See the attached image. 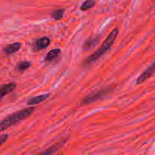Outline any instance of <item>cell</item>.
<instances>
[{
    "instance_id": "6da1fadb",
    "label": "cell",
    "mask_w": 155,
    "mask_h": 155,
    "mask_svg": "<svg viewBox=\"0 0 155 155\" xmlns=\"http://www.w3.org/2000/svg\"><path fill=\"white\" fill-rule=\"evenodd\" d=\"M118 35V29L114 28L111 32L110 33V34L108 35L107 38L105 39V40L104 41L102 44H101V46L95 51L92 54H91L89 57L87 58V59L85 61V64H92L93 62L96 61L97 60L100 58V57L104 54L106 53V51L107 50L110 49V48L111 47V45H113L114 42L116 40V38Z\"/></svg>"
},
{
    "instance_id": "7a4b0ae2",
    "label": "cell",
    "mask_w": 155,
    "mask_h": 155,
    "mask_svg": "<svg viewBox=\"0 0 155 155\" xmlns=\"http://www.w3.org/2000/svg\"><path fill=\"white\" fill-rule=\"evenodd\" d=\"M33 110H34V107H27V108L18 110V111L15 112V113L6 117L3 120L0 122V132L6 130L8 127L28 117L30 115L32 114Z\"/></svg>"
},
{
    "instance_id": "3957f363",
    "label": "cell",
    "mask_w": 155,
    "mask_h": 155,
    "mask_svg": "<svg viewBox=\"0 0 155 155\" xmlns=\"http://www.w3.org/2000/svg\"><path fill=\"white\" fill-rule=\"evenodd\" d=\"M154 74H155V60L148 68H146V69H145V71H144L143 72L139 75V77H138L137 80H136V84L137 85L142 84V83H143L144 82L146 81L147 80L151 78Z\"/></svg>"
},
{
    "instance_id": "277c9868",
    "label": "cell",
    "mask_w": 155,
    "mask_h": 155,
    "mask_svg": "<svg viewBox=\"0 0 155 155\" xmlns=\"http://www.w3.org/2000/svg\"><path fill=\"white\" fill-rule=\"evenodd\" d=\"M50 45V39L48 37H42L38 39L34 44V50L39 51V50L44 49Z\"/></svg>"
},
{
    "instance_id": "5b68a950",
    "label": "cell",
    "mask_w": 155,
    "mask_h": 155,
    "mask_svg": "<svg viewBox=\"0 0 155 155\" xmlns=\"http://www.w3.org/2000/svg\"><path fill=\"white\" fill-rule=\"evenodd\" d=\"M15 88H16V83H8V84H5L0 87V100L3 97L5 96L6 95L15 90Z\"/></svg>"
},
{
    "instance_id": "8992f818",
    "label": "cell",
    "mask_w": 155,
    "mask_h": 155,
    "mask_svg": "<svg viewBox=\"0 0 155 155\" xmlns=\"http://www.w3.org/2000/svg\"><path fill=\"white\" fill-rule=\"evenodd\" d=\"M21 43H20V42H15V43L8 45L7 46L3 49V51H4V52L6 54H12L19 51V50L21 49Z\"/></svg>"
},
{
    "instance_id": "52a82bcc",
    "label": "cell",
    "mask_w": 155,
    "mask_h": 155,
    "mask_svg": "<svg viewBox=\"0 0 155 155\" xmlns=\"http://www.w3.org/2000/svg\"><path fill=\"white\" fill-rule=\"evenodd\" d=\"M50 94H44V95H38V96H35L33 98H30L28 101H27V105L28 106H32L35 105V104H38L39 103L42 102V101H45V99L49 97Z\"/></svg>"
},
{
    "instance_id": "ba28073f",
    "label": "cell",
    "mask_w": 155,
    "mask_h": 155,
    "mask_svg": "<svg viewBox=\"0 0 155 155\" xmlns=\"http://www.w3.org/2000/svg\"><path fill=\"white\" fill-rule=\"evenodd\" d=\"M60 53H61V50L59 49V48H55V49L51 50V51L46 54L45 60L46 61H52L53 59L55 58L56 57H58Z\"/></svg>"
},
{
    "instance_id": "9c48e42d",
    "label": "cell",
    "mask_w": 155,
    "mask_h": 155,
    "mask_svg": "<svg viewBox=\"0 0 155 155\" xmlns=\"http://www.w3.org/2000/svg\"><path fill=\"white\" fill-rule=\"evenodd\" d=\"M64 14V9H56V10H54L51 12V16L55 21H59V20L63 18Z\"/></svg>"
},
{
    "instance_id": "30bf717a",
    "label": "cell",
    "mask_w": 155,
    "mask_h": 155,
    "mask_svg": "<svg viewBox=\"0 0 155 155\" xmlns=\"http://www.w3.org/2000/svg\"><path fill=\"white\" fill-rule=\"evenodd\" d=\"M95 0H86L80 6V10L81 11H87L88 9L92 8L95 6Z\"/></svg>"
},
{
    "instance_id": "8fae6325",
    "label": "cell",
    "mask_w": 155,
    "mask_h": 155,
    "mask_svg": "<svg viewBox=\"0 0 155 155\" xmlns=\"http://www.w3.org/2000/svg\"><path fill=\"white\" fill-rule=\"evenodd\" d=\"M31 64L29 61H21L17 65V69L19 71H24L27 69H28L30 67Z\"/></svg>"
},
{
    "instance_id": "7c38bea8",
    "label": "cell",
    "mask_w": 155,
    "mask_h": 155,
    "mask_svg": "<svg viewBox=\"0 0 155 155\" xmlns=\"http://www.w3.org/2000/svg\"><path fill=\"white\" fill-rule=\"evenodd\" d=\"M8 138V134H3L2 136H0V146L2 145L6 142Z\"/></svg>"
}]
</instances>
